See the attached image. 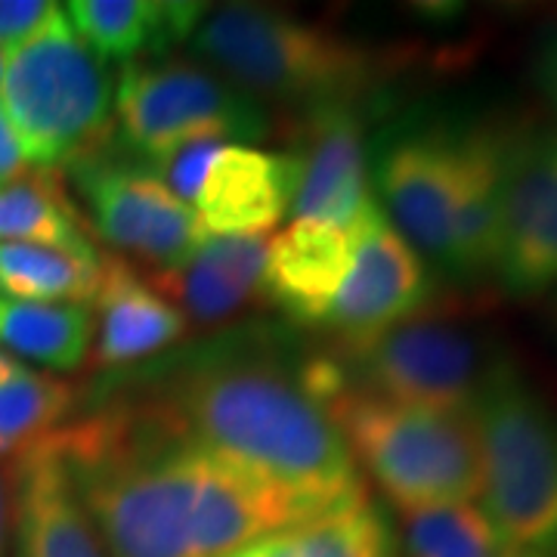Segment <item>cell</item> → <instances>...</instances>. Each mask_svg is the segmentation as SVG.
I'll return each mask as SVG.
<instances>
[{"mask_svg":"<svg viewBox=\"0 0 557 557\" xmlns=\"http://www.w3.org/2000/svg\"><path fill=\"white\" fill-rule=\"evenodd\" d=\"M53 440L109 557H226L329 515L205 449L161 403L109 409Z\"/></svg>","mask_w":557,"mask_h":557,"instance_id":"6da1fadb","label":"cell"},{"mask_svg":"<svg viewBox=\"0 0 557 557\" xmlns=\"http://www.w3.org/2000/svg\"><path fill=\"white\" fill-rule=\"evenodd\" d=\"M161 406L205 449L322 511L366 496L338 424L276 359H196Z\"/></svg>","mask_w":557,"mask_h":557,"instance_id":"7a4b0ae2","label":"cell"},{"mask_svg":"<svg viewBox=\"0 0 557 557\" xmlns=\"http://www.w3.org/2000/svg\"><path fill=\"white\" fill-rule=\"evenodd\" d=\"M350 456L399 511L474 502L483 493V456L471 412H440L357 391L332 399Z\"/></svg>","mask_w":557,"mask_h":557,"instance_id":"3957f363","label":"cell"},{"mask_svg":"<svg viewBox=\"0 0 557 557\" xmlns=\"http://www.w3.org/2000/svg\"><path fill=\"white\" fill-rule=\"evenodd\" d=\"M115 87L106 62L78 38L62 7L3 53L0 112L38 171L84 159L109 143Z\"/></svg>","mask_w":557,"mask_h":557,"instance_id":"277c9868","label":"cell"},{"mask_svg":"<svg viewBox=\"0 0 557 557\" xmlns=\"http://www.w3.org/2000/svg\"><path fill=\"white\" fill-rule=\"evenodd\" d=\"M189 44L248 97L307 102L310 109L354 106L375 78V60L357 44L255 3H226L201 16Z\"/></svg>","mask_w":557,"mask_h":557,"instance_id":"5b68a950","label":"cell"},{"mask_svg":"<svg viewBox=\"0 0 557 557\" xmlns=\"http://www.w3.org/2000/svg\"><path fill=\"white\" fill-rule=\"evenodd\" d=\"M483 456V511L523 557L557 555V416L498 362L471 409Z\"/></svg>","mask_w":557,"mask_h":557,"instance_id":"8992f818","label":"cell"},{"mask_svg":"<svg viewBox=\"0 0 557 557\" xmlns=\"http://www.w3.org/2000/svg\"><path fill=\"white\" fill-rule=\"evenodd\" d=\"M115 119L121 139L143 161L186 139L255 143L270 131V119L255 97L220 78L214 69L183 60L124 65L115 90Z\"/></svg>","mask_w":557,"mask_h":557,"instance_id":"52a82bcc","label":"cell"},{"mask_svg":"<svg viewBox=\"0 0 557 557\" xmlns=\"http://www.w3.org/2000/svg\"><path fill=\"white\" fill-rule=\"evenodd\" d=\"M347 362L357 372V391L421 409L471 412L502 359L490 357L486 344L468 329L412 317L350 347Z\"/></svg>","mask_w":557,"mask_h":557,"instance_id":"ba28073f","label":"cell"},{"mask_svg":"<svg viewBox=\"0 0 557 557\" xmlns=\"http://www.w3.org/2000/svg\"><path fill=\"white\" fill-rule=\"evenodd\" d=\"M90 223L124 255L174 270L205 239L196 211L143 161L109 156L106 146L69 164Z\"/></svg>","mask_w":557,"mask_h":557,"instance_id":"9c48e42d","label":"cell"},{"mask_svg":"<svg viewBox=\"0 0 557 557\" xmlns=\"http://www.w3.org/2000/svg\"><path fill=\"white\" fill-rule=\"evenodd\" d=\"M461 137L465 127L449 124L412 127L387 139L375 161L381 211L421 258L443 270L461 180Z\"/></svg>","mask_w":557,"mask_h":557,"instance_id":"30bf717a","label":"cell"},{"mask_svg":"<svg viewBox=\"0 0 557 557\" xmlns=\"http://www.w3.org/2000/svg\"><path fill=\"white\" fill-rule=\"evenodd\" d=\"M350 267L325 325L344 347H359L412 319L431 295L424 258L372 201L350 226Z\"/></svg>","mask_w":557,"mask_h":557,"instance_id":"8fae6325","label":"cell"},{"mask_svg":"<svg viewBox=\"0 0 557 557\" xmlns=\"http://www.w3.org/2000/svg\"><path fill=\"white\" fill-rule=\"evenodd\" d=\"M493 276L511 298H539L557 288V131L518 137Z\"/></svg>","mask_w":557,"mask_h":557,"instance_id":"7c38bea8","label":"cell"},{"mask_svg":"<svg viewBox=\"0 0 557 557\" xmlns=\"http://www.w3.org/2000/svg\"><path fill=\"white\" fill-rule=\"evenodd\" d=\"M298 193L292 201L295 220L332 223L344 233L375 201L366 177L362 127L350 102L313 106L304 124L298 156Z\"/></svg>","mask_w":557,"mask_h":557,"instance_id":"4fadbf2b","label":"cell"},{"mask_svg":"<svg viewBox=\"0 0 557 557\" xmlns=\"http://www.w3.org/2000/svg\"><path fill=\"white\" fill-rule=\"evenodd\" d=\"M298 193L295 152H263L230 143L211 161L193 211L208 236H267Z\"/></svg>","mask_w":557,"mask_h":557,"instance_id":"5bb4252c","label":"cell"},{"mask_svg":"<svg viewBox=\"0 0 557 557\" xmlns=\"http://www.w3.org/2000/svg\"><path fill=\"white\" fill-rule=\"evenodd\" d=\"M13 530L16 557H109L53 434L13 458Z\"/></svg>","mask_w":557,"mask_h":557,"instance_id":"9a60e30c","label":"cell"},{"mask_svg":"<svg viewBox=\"0 0 557 557\" xmlns=\"http://www.w3.org/2000/svg\"><path fill=\"white\" fill-rule=\"evenodd\" d=\"M520 134L493 124H471L461 137V180H458L453 239L446 273L480 278L493 273L502 226L505 183Z\"/></svg>","mask_w":557,"mask_h":557,"instance_id":"2e32d148","label":"cell"},{"mask_svg":"<svg viewBox=\"0 0 557 557\" xmlns=\"http://www.w3.org/2000/svg\"><path fill=\"white\" fill-rule=\"evenodd\" d=\"M350 267V236L319 220H295L270 242L260 288L282 313L304 325H325Z\"/></svg>","mask_w":557,"mask_h":557,"instance_id":"e0dca14e","label":"cell"},{"mask_svg":"<svg viewBox=\"0 0 557 557\" xmlns=\"http://www.w3.org/2000/svg\"><path fill=\"white\" fill-rule=\"evenodd\" d=\"M97 307V366H131L139 359L156 357L186 332V317L177 304H171L146 278H139L137 270L121 258H102Z\"/></svg>","mask_w":557,"mask_h":557,"instance_id":"ac0fdd59","label":"cell"},{"mask_svg":"<svg viewBox=\"0 0 557 557\" xmlns=\"http://www.w3.org/2000/svg\"><path fill=\"white\" fill-rule=\"evenodd\" d=\"M267 236H205L199 248L174 270L156 276V292L177 300L183 317L208 325L233 317L263 282Z\"/></svg>","mask_w":557,"mask_h":557,"instance_id":"d6986e66","label":"cell"},{"mask_svg":"<svg viewBox=\"0 0 557 557\" xmlns=\"http://www.w3.org/2000/svg\"><path fill=\"white\" fill-rule=\"evenodd\" d=\"M65 20L102 62L152 60L193 38L205 7L177 0H72Z\"/></svg>","mask_w":557,"mask_h":557,"instance_id":"ffe728a7","label":"cell"},{"mask_svg":"<svg viewBox=\"0 0 557 557\" xmlns=\"http://www.w3.org/2000/svg\"><path fill=\"white\" fill-rule=\"evenodd\" d=\"M226 557H399V548L387 518L362 496Z\"/></svg>","mask_w":557,"mask_h":557,"instance_id":"44dd1931","label":"cell"},{"mask_svg":"<svg viewBox=\"0 0 557 557\" xmlns=\"http://www.w3.org/2000/svg\"><path fill=\"white\" fill-rule=\"evenodd\" d=\"M97 335L94 310L84 304H40L0 295V350L32 359L53 372L81 369Z\"/></svg>","mask_w":557,"mask_h":557,"instance_id":"7402d4cb","label":"cell"},{"mask_svg":"<svg viewBox=\"0 0 557 557\" xmlns=\"http://www.w3.org/2000/svg\"><path fill=\"white\" fill-rule=\"evenodd\" d=\"M0 242L100 255L57 171H32L0 186Z\"/></svg>","mask_w":557,"mask_h":557,"instance_id":"603a6c76","label":"cell"},{"mask_svg":"<svg viewBox=\"0 0 557 557\" xmlns=\"http://www.w3.org/2000/svg\"><path fill=\"white\" fill-rule=\"evenodd\" d=\"M106 255H72L62 248L0 242V295L40 304L97 300Z\"/></svg>","mask_w":557,"mask_h":557,"instance_id":"cb8c5ba5","label":"cell"},{"mask_svg":"<svg viewBox=\"0 0 557 557\" xmlns=\"http://www.w3.org/2000/svg\"><path fill=\"white\" fill-rule=\"evenodd\" d=\"M75 403L78 394L69 381L35 372L13 359L0 372V458H16L28 446L57 434Z\"/></svg>","mask_w":557,"mask_h":557,"instance_id":"d4e9b609","label":"cell"},{"mask_svg":"<svg viewBox=\"0 0 557 557\" xmlns=\"http://www.w3.org/2000/svg\"><path fill=\"white\" fill-rule=\"evenodd\" d=\"M403 552L406 557H515L474 502L406 511Z\"/></svg>","mask_w":557,"mask_h":557,"instance_id":"484cf974","label":"cell"},{"mask_svg":"<svg viewBox=\"0 0 557 557\" xmlns=\"http://www.w3.org/2000/svg\"><path fill=\"white\" fill-rule=\"evenodd\" d=\"M223 146H230L226 139L218 137H199V139H186L174 149L161 152L156 159L143 161L156 177L177 196L180 201H186L189 208L196 205L201 193V183H205V174L211 168V161L218 159V152Z\"/></svg>","mask_w":557,"mask_h":557,"instance_id":"4316f807","label":"cell"},{"mask_svg":"<svg viewBox=\"0 0 557 557\" xmlns=\"http://www.w3.org/2000/svg\"><path fill=\"white\" fill-rule=\"evenodd\" d=\"M60 7L47 0H0V47L13 50L28 40Z\"/></svg>","mask_w":557,"mask_h":557,"instance_id":"83f0119b","label":"cell"},{"mask_svg":"<svg viewBox=\"0 0 557 557\" xmlns=\"http://www.w3.org/2000/svg\"><path fill=\"white\" fill-rule=\"evenodd\" d=\"M530 75H533V87L539 90V97L548 102L557 115V20L548 22L536 35Z\"/></svg>","mask_w":557,"mask_h":557,"instance_id":"f1b7e54d","label":"cell"},{"mask_svg":"<svg viewBox=\"0 0 557 557\" xmlns=\"http://www.w3.org/2000/svg\"><path fill=\"white\" fill-rule=\"evenodd\" d=\"M22 174H28V161L22 156L20 143L13 137V131H10V124L3 119V112H0V186L20 180Z\"/></svg>","mask_w":557,"mask_h":557,"instance_id":"f546056e","label":"cell"},{"mask_svg":"<svg viewBox=\"0 0 557 557\" xmlns=\"http://www.w3.org/2000/svg\"><path fill=\"white\" fill-rule=\"evenodd\" d=\"M7 518H10V502H7V483L0 474V557H3V545H7Z\"/></svg>","mask_w":557,"mask_h":557,"instance_id":"4dcf8cb0","label":"cell"},{"mask_svg":"<svg viewBox=\"0 0 557 557\" xmlns=\"http://www.w3.org/2000/svg\"><path fill=\"white\" fill-rule=\"evenodd\" d=\"M10 362H13V357H10V354H3V350H0V372H3V369H7V366H10Z\"/></svg>","mask_w":557,"mask_h":557,"instance_id":"1f68e13d","label":"cell"},{"mask_svg":"<svg viewBox=\"0 0 557 557\" xmlns=\"http://www.w3.org/2000/svg\"><path fill=\"white\" fill-rule=\"evenodd\" d=\"M0 75H3V53H0Z\"/></svg>","mask_w":557,"mask_h":557,"instance_id":"d6a6232c","label":"cell"},{"mask_svg":"<svg viewBox=\"0 0 557 557\" xmlns=\"http://www.w3.org/2000/svg\"><path fill=\"white\" fill-rule=\"evenodd\" d=\"M555 317H557V304H555Z\"/></svg>","mask_w":557,"mask_h":557,"instance_id":"836d02e7","label":"cell"},{"mask_svg":"<svg viewBox=\"0 0 557 557\" xmlns=\"http://www.w3.org/2000/svg\"><path fill=\"white\" fill-rule=\"evenodd\" d=\"M515 557H523V555H515Z\"/></svg>","mask_w":557,"mask_h":557,"instance_id":"e575fe53","label":"cell"}]
</instances>
